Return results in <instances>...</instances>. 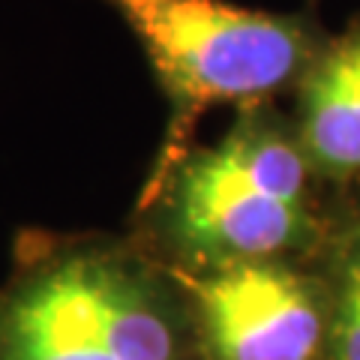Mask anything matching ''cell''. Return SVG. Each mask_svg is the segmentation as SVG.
<instances>
[{
  "mask_svg": "<svg viewBox=\"0 0 360 360\" xmlns=\"http://www.w3.org/2000/svg\"><path fill=\"white\" fill-rule=\"evenodd\" d=\"M129 25L168 99V123L150 195L184 160L189 139L217 105H267L295 90L328 37L312 18L238 6L229 0H108Z\"/></svg>",
  "mask_w": 360,
  "mask_h": 360,
  "instance_id": "3",
  "label": "cell"
},
{
  "mask_svg": "<svg viewBox=\"0 0 360 360\" xmlns=\"http://www.w3.org/2000/svg\"><path fill=\"white\" fill-rule=\"evenodd\" d=\"M315 262L330 295L324 360H360V222L340 225Z\"/></svg>",
  "mask_w": 360,
  "mask_h": 360,
  "instance_id": "6",
  "label": "cell"
},
{
  "mask_svg": "<svg viewBox=\"0 0 360 360\" xmlns=\"http://www.w3.org/2000/svg\"><path fill=\"white\" fill-rule=\"evenodd\" d=\"M0 360H201L177 276L139 238L21 243L0 288Z\"/></svg>",
  "mask_w": 360,
  "mask_h": 360,
  "instance_id": "2",
  "label": "cell"
},
{
  "mask_svg": "<svg viewBox=\"0 0 360 360\" xmlns=\"http://www.w3.org/2000/svg\"><path fill=\"white\" fill-rule=\"evenodd\" d=\"M172 270V267H168ZM195 321L201 360H321L330 295L309 262H246L172 270Z\"/></svg>",
  "mask_w": 360,
  "mask_h": 360,
  "instance_id": "4",
  "label": "cell"
},
{
  "mask_svg": "<svg viewBox=\"0 0 360 360\" xmlns=\"http://www.w3.org/2000/svg\"><path fill=\"white\" fill-rule=\"evenodd\" d=\"M297 141L328 186H360V15L328 37L295 87Z\"/></svg>",
  "mask_w": 360,
  "mask_h": 360,
  "instance_id": "5",
  "label": "cell"
},
{
  "mask_svg": "<svg viewBox=\"0 0 360 360\" xmlns=\"http://www.w3.org/2000/svg\"><path fill=\"white\" fill-rule=\"evenodd\" d=\"M295 123L274 103L243 108L217 144L189 148L139 198V240L165 267L201 274L246 262H315L340 225Z\"/></svg>",
  "mask_w": 360,
  "mask_h": 360,
  "instance_id": "1",
  "label": "cell"
}]
</instances>
